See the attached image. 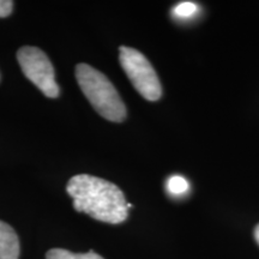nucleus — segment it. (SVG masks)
Returning <instances> with one entry per match:
<instances>
[{
    "mask_svg": "<svg viewBox=\"0 0 259 259\" xmlns=\"http://www.w3.org/2000/svg\"><path fill=\"white\" fill-rule=\"evenodd\" d=\"M66 191L72 197L76 211L112 225H118L127 219L128 208L125 194L109 181L79 174L69 180Z\"/></svg>",
    "mask_w": 259,
    "mask_h": 259,
    "instance_id": "f257e3e1",
    "label": "nucleus"
},
{
    "mask_svg": "<svg viewBox=\"0 0 259 259\" xmlns=\"http://www.w3.org/2000/svg\"><path fill=\"white\" fill-rule=\"evenodd\" d=\"M76 78L94 109L109 121L121 122L126 118V107L111 80L88 64H78Z\"/></svg>",
    "mask_w": 259,
    "mask_h": 259,
    "instance_id": "f03ea898",
    "label": "nucleus"
},
{
    "mask_svg": "<svg viewBox=\"0 0 259 259\" xmlns=\"http://www.w3.org/2000/svg\"><path fill=\"white\" fill-rule=\"evenodd\" d=\"M119 60L135 89L148 101H157L162 95V87L156 71L147 57L135 48L121 46L119 48Z\"/></svg>",
    "mask_w": 259,
    "mask_h": 259,
    "instance_id": "7ed1b4c3",
    "label": "nucleus"
},
{
    "mask_svg": "<svg viewBox=\"0 0 259 259\" xmlns=\"http://www.w3.org/2000/svg\"><path fill=\"white\" fill-rule=\"evenodd\" d=\"M17 59L24 76L31 80L47 97L59 96L56 72L46 53L37 47L25 46L17 52Z\"/></svg>",
    "mask_w": 259,
    "mask_h": 259,
    "instance_id": "20e7f679",
    "label": "nucleus"
},
{
    "mask_svg": "<svg viewBox=\"0 0 259 259\" xmlns=\"http://www.w3.org/2000/svg\"><path fill=\"white\" fill-rule=\"evenodd\" d=\"M19 240L11 226L0 221V259H18Z\"/></svg>",
    "mask_w": 259,
    "mask_h": 259,
    "instance_id": "39448f33",
    "label": "nucleus"
},
{
    "mask_svg": "<svg viewBox=\"0 0 259 259\" xmlns=\"http://www.w3.org/2000/svg\"><path fill=\"white\" fill-rule=\"evenodd\" d=\"M46 259H103L101 255L89 251L87 253H73L63 248H53L46 254Z\"/></svg>",
    "mask_w": 259,
    "mask_h": 259,
    "instance_id": "423d86ee",
    "label": "nucleus"
},
{
    "mask_svg": "<svg viewBox=\"0 0 259 259\" xmlns=\"http://www.w3.org/2000/svg\"><path fill=\"white\" fill-rule=\"evenodd\" d=\"M167 190L174 196H180L189 190V183L183 177H170L169 180L167 181Z\"/></svg>",
    "mask_w": 259,
    "mask_h": 259,
    "instance_id": "0eeeda50",
    "label": "nucleus"
},
{
    "mask_svg": "<svg viewBox=\"0 0 259 259\" xmlns=\"http://www.w3.org/2000/svg\"><path fill=\"white\" fill-rule=\"evenodd\" d=\"M197 10H198V8H197V5L194 4V3L185 2V3H180V4H178L171 12H173L174 17L183 19V18L192 17L193 15H196Z\"/></svg>",
    "mask_w": 259,
    "mask_h": 259,
    "instance_id": "6e6552de",
    "label": "nucleus"
},
{
    "mask_svg": "<svg viewBox=\"0 0 259 259\" xmlns=\"http://www.w3.org/2000/svg\"><path fill=\"white\" fill-rule=\"evenodd\" d=\"M14 2L11 0H0V17L4 18L11 15Z\"/></svg>",
    "mask_w": 259,
    "mask_h": 259,
    "instance_id": "1a4fd4ad",
    "label": "nucleus"
},
{
    "mask_svg": "<svg viewBox=\"0 0 259 259\" xmlns=\"http://www.w3.org/2000/svg\"><path fill=\"white\" fill-rule=\"evenodd\" d=\"M254 238H255V241H257L259 245V225H257V227L254 228Z\"/></svg>",
    "mask_w": 259,
    "mask_h": 259,
    "instance_id": "9d476101",
    "label": "nucleus"
}]
</instances>
